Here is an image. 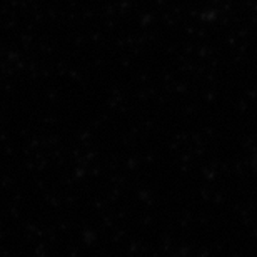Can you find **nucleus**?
Segmentation results:
<instances>
[]
</instances>
